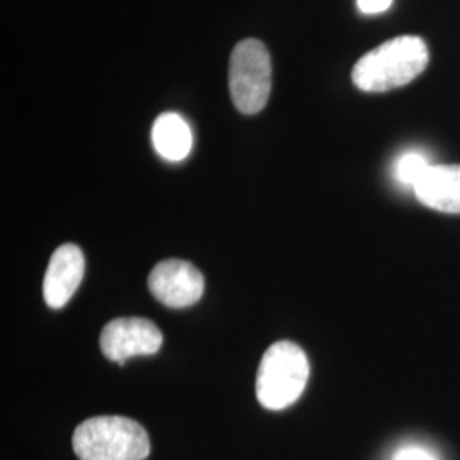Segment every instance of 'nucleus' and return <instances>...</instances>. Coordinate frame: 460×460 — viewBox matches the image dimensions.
Returning a JSON list of instances; mask_svg holds the SVG:
<instances>
[{
  "instance_id": "8",
  "label": "nucleus",
  "mask_w": 460,
  "mask_h": 460,
  "mask_svg": "<svg viewBox=\"0 0 460 460\" xmlns=\"http://www.w3.org/2000/svg\"><path fill=\"white\" fill-rule=\"evenodd\" d=\"M412 190L428 208L460 214V164L429 165Z\"/></svg>"
},
{
  "instance_id": "6",
  "label": "nucleus",
  "mask_w": 460,
  "mask_h": 460,
  "mask_svg": "<svg viewBox=\"0 0 460 460\" xmlns=\"http://www.w3.org/2000/svg\"><path fill=\"white\" fill-rule=\"evenodd\" d=\"M152 296L167 307L182 309L197 304L203 296L205 279L193 266L182 260H164L155 264L148 275Z\"/></svg>"
},
{
  "instance_id": "11",
  "label": "nucleus",
  "mask_w": 460,
  "mask_h": 460,
  "mask_svg": "<svg viewBox=\"0 0 460 460\" xmlns=\"http://www.w3.org/2000/svg\"><path fill=\"white\" fill-rule=\"evenodd\" d=\"M393 460H435V457L421 447H404L395 454Z\"/></svg>"
},
{
  "instance_id": "4",
  "label": "nucleus",
  "mask_w": 460,
  "mask_h": 460,
  "mask_svg": "<svg viewBox=\"0 0 460 460\" xmlns=\"http://www.w3.org/2000/svg\"><path fill=\"white\" fill-rule=\"evenodd\" d=\"M230 98L244 115L263 110L271 93V58L260 40L247 38L230 55Z\"/></svg>"
},
{
  "instance_id": "3",
  "label": "nucleus",
  "mask_w": 460,
  "mask_h": 460,
  "mask_svg": "<svg viewBox=\"0 0 460 460\" xmlns=\"http://www.w3.org/2000/svg\"><path fill=\"white\" fill-rule=\"evenodd\" d=\"M309 360L300 346L277 341L264 351L256 377L260 404L279 411L292 406L302 395L309 380Z\"/></svg>"
},
{
  "instance_id": "5",
  "label": "nucleus",
  "mask_w": 460,
  "mask_h": 460,
  "mask_svg": "<svg viewBox=\"0 0 460 460\" xmlns=\"http://www.w3.org/2000/svg\"><path fill=\"white\" fill-rule=\"evenodd\" d=\"M99 345L106 358L125 365L133 357L157 353L163 346V332L144 317H119L104 326Z\"/></svg>"
},
{
  "instance_id": "10",
  "label": "nucleus",
  "mask_w": 460,
  "mask_h": 460,
  "mask_svg": "<svg viewBox=\"0 0 460 460\" xmlns=\"http://www.w3.org/2000/svg\"><path fill=\"white\" fill-rule=\"evenodd\" d=\"M429 165L431 164L428 163L427 157L420 152L402 154L395 163V180L401 184H408V186L414 188L420 182V180L427 174Z\"/></svg>"
},
{
  "instance_id": "12",
  "label": "nucleus",
  "mask_w": 460,
  "mask_h": 460,
  "mask_svg": "<svg viewBox=\"0 0 460 460\" xmlns=\"http://www.w3.org/2000/svg\"><path fill=\"white\" fill-rule=\"evenodd\" d=\"M357 4L363 14H380L393 5V0H357Z\"/></svg>"
},
{
  "instance_id": "2",
  "label": "nucleus",
  "mask_w": 460,
  "mask_h": 460,
  "mask_svg": "<svg viewBox=\"0 0 460 460\" xmlns=\"http://www.w3.org/2000/svg\"><path fill=\"white\" fill-rule=\"evenodd\" d=\"M72 445L81 460H146L150 454L147 431L123 416L85 420L75 428Z\"/></svg>"
},
{
  "instance_id": "1",
  "label": "nucleus",
  "mask_w": 460,
  "mask_h": 460,
  "mask_svg": "<svg viewBox=\"0 0 460 460\" xmlns=\"http://www.w3.org/2000/svg\"><path fill=\"white\" fill-rule=\"evenodd\" d=\"M427 43L418 36H397L368 51L353 66L351 79L363 93H385L416 79L428 66Z\"/></svg>"
},
{
  "instance_id": "9",
  "label": "nucleus",
  "mask_w": 460,
  "mask_h": 460,
  "mask_svg": "<svg viewBox=\"0 0 460 460\" xmlns=\"http://www.w3.org/2000/svg\"><path fill=\"white\" fill-rule=\"evenodd\" d=\"M152 142L163 159L180 163L188 157L191 150L193 135L181 116L164 113L155 119L152 127Z\"/></svg>"
},
{
  "instance_id": "7",
  "label": "nucleus",
  "mask_w": 460,
  "mask_h": 460,
  "mask_svg": "<svg viewBox=\"0 0 460 460\" xmlns=\"http://www.w3.org/2000/svg\"><path fill=\"white\" fill-rule=\"evenodd\" d=\"M85 260L81 247L64 244L57 247L49 260L43 281L45 302L51 309H62L75 294L84 279Z\"/></svg>"
}]
</instances>
